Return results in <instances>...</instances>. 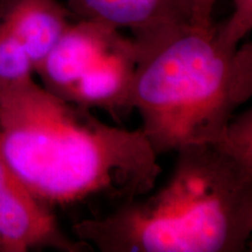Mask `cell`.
I'll use <instances>...</instances> for the list:
<instances>
[{"mask_svg": "<svg viewBox=\"0 0 252 252\" xmlns=\"http://www.w3.org/2000/svg\"><path fill=\"white\" fill-rule=\"evenodd\" d=\"M0 152L50 210L115 208L147 194L161 174L139 128L106 124L32 80L0 87Z\"/></svg>", "mask_w": 252, "mask_h": 252, "instance_id": "cell-1", "label": "cell"}, {"mask_svg": "<svg viewBox=\"0 0 252 252\" xmlns=\"http://www.w3.org/2000/svg\"><path fill=\"white\" fill-rule=\"evenodd\" d=\"M165 184L106 214L80 220L72 236L100 252H244L252 235V167L202 143L176 151Z\"/></svg>", "mask_w": 252, "mask_h": 252, "instance_id": "cell-2", "label": "cell"}, {"mask_svg": "<svg viewBox=\"0 0 252 252\" xmlns=\"http://www.w3.org/2000/svg\"><path fill=\"white\" fill-rule=\"evenodd\" d=\"M139 49L132 108L158 157L213 143L252 96V45L230 49L215 25L186 23L134 40Z\"/></svg>", "mask_w": 252, "mask_h": 252, "instance_id": "cell-3", "label": "cell"}, {"mask_svg": "<svg viewBox=\"0 0 252 252\" xmlns=\"http://www.w3.org/2000/svg\"><path fill=\"white\" fill-rule=\"evenodd\" d=\"M138 60L133 37L108 25L77 19L35 75L59 98L91 111L102 110L119 121L133 111Z\"/></svg>", "mask_w": 252, "mask_h": 252, "instance_id": "cell-4", "label": "cell"}, {"mask_svg": "<svg viewBox=\"0 0 252 252\" xmlns=\"http://www.w3.org/2000/svg\"><path fill=\"white\" fill-rule=\"evenodd\" d=\"M0 245L4 252L50 249L83 252L93 249L68 235L55 212L41 203L0 152Z\"/></svg>", "mask_w": 252, "mask_h": 252, "instance_id": "cell-5", "label": "cell"}, {"mask_svg": "<svg viewBox=\"0 0 252 252\" xmlns=\"http://www.w3.org/2000/svg\"><path fill=\"white\" fill-rule=\"evenodd\" d=\"M72 17L130 31L134 40L188 23L182 0H64Z\"/></svg>", "mask_w": 252, "mask_h": 252, "instance_id": "cell-6", "label": "cell"}, {"mask_svg": "<svg viewBox=\"0 0 252 252\" xmlns=\"http://www.w3.org/2000/svg\"><path fill=\"white\" fill-rule=\"evenodd\" d=\"M61 0H11L0 21L21 41L36 70L72 24Z\"/></svg>", "mask_w": 252, "mask_h": 252, "instance_id": "cell-7", "label": "cell"}, {"mask_svg": "<svg viewBox=\"0 0 252 252\" xmlns=\"http://www.w3.org/2000/svg\"><path fill=\"white\" fill-rule=\"evenodd\" d=\"M35 68L21 41L0 21V87L34 80Z\"/></svg>", "mask_w": 252, "mask_h": 252, "instance_id": "cell-8", "label": "cell"}, {"mask_svg": "<svg viewBox=\"0 0 252 252\" xmlns=\"http://www.w3.org/2000/svg\"><path fill=\"white\" fill-rule=\"evenodd\" d=\"M213 143L237 161L252 167V110L236 113Z\"/></svg>", "mask_w": 252, "mask_h": 252, "instance_id": "cell-9", "label": "cell"}, {"mask_svg": "<svg viewBox=\"0 0 252 252\" xmlns=\"http://www.w3.org/2000/svg\"><path fill=\"white\" fill-rule=\"evenodd\" d=\"M252 30V0H234L232 14L215 26L216 37L230 49H237Z\"/></svg>", "mask_w": 252, "mask_h": 252, "instance_id": "cell-10", "label": "cell"}, {"mask_svg": "<svg viewBox=\"0 0 252 252\" xmlns=\"http://www.w3.org/2000/svg\"><path fill=\"white\" fill-rule=\"evenodd\" d=\"M188 15L189 24L201 28H210L213 12L217 0H182Z\"/></svg>", "mask_w": 252, "mask_h": 252, "instance_id": "cell-11", "label": "cell"}, {"mask_svg": "<svg viewBox=\"0 0 252 252\" xmlns=\"http://www.w3.org/2000/svg\"><path fill=\"white\" fill-rule=\"evenodd\" d=\"M9 1H11V0H0V15L4 12V9L6 8V6L8 5Z\"/></svg>", "mask_w": 252, "mask_h": 252, "instance_id": "cell-12", "label": "cell"}, {"mask_svg": "<svg viewBox=\"0 0 252 252\" xmlns=\"http://www.w3.org/2000/svg\"><path fill=\"white\" fill-rule=\"evenodd\" d=\"M0 252H4V251H2V248H1V245H0Z\"/></svg>", "mask_w": 252, "mask_h": 252, "instance_id": "cell-13", "label": "cell"}]
</instances>
